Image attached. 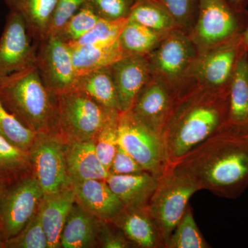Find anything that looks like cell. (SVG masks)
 Segmentation results:
<instances>
[{"instance_id":"cell-7","label":"cell","mask_w":248,"mask_h":248,"mask_svg":"<svg viewBox=\"0 0 248 248\" xmlns=\"http://www.w3.org/2000/svg\"><path fill=\"white\" fill-rule=\"evenodd\" d=\"M118 145L146 172L156 177L162 175L169 165L162 137L130 111L120 112Z\"/></svg>"},{"instance_id":"cell-35","label":"cell","mask_w":248,"mask_h":248,"mask_svg":"<svg viewBox=\"0 0 248 248\" xmlns=\"http://www.w3.org/2000/svg\"><path fill=\"white\" fill-rule=\"evenodd\" d=\"M136 0H88L99 18L105 20L118 21L127 19Z\"/></svg>"},{"instance_id":"cell-23","label":"cell","mask_w":248,"mask_h":248,"mask_svg":"<svg viewBox=\"0 0 248 248\" xmlns=\"http://www.w3.org/2000/svg\"><path fill=\"white\" fill-rule=\"evenodd\" d=\"M9 11L16 13L26 23L32 38L42 42L49 28L58 0H4Z\"/></svg>"},{"instance_id":"cell-5","label":"cell","mask_w":248,"mask_h":248,"mask_svg":"<svg viewBox=\"0 0 248 248\" xmlns=\"http://www.w3.org/2000/svg\"><path fill=\"white\" fill-rule=\"evenodd\" d=\"M197 53L198 50L188 35L177 29L166 34L146 57L152 76L179 98L191 89L187 74Z\"/></svg>"},{"instance_id":"cell-36","label":"cell","mask_w":248,"mask_h":248,"mask_svg":"<svg viewBox=\"0 0 248 248\" xmlns=\"http://www.w3.org/2000/svg\"><path fill=\"white\" fill-rule=\"evenodd\" d=\"M169 10L178 28L188 34L197 16L198 0H160Z\"/></svg>"},{"instance_id":"cell-28","label":"cell","mask_w":248,"mask_h":248,"mask_svg":"<svg viewBox=\"0 0 248 248\" xmlns=\"http://www.w3.org/2000/svg\"><path fill=\"white\" fill-rule=\"evenodd\" d=\"M31 174L29 152L14 146L0 135V179L9 184Z\"/></svg>"},{"instance_id":"cell-31","label":"cell","mask_w":248,"mask_h":248,"mask_svg":"<svg viewBox=\"0 0 248 248\" xmlns=\"http://www.w3.org/2000/svg\"><path fill=\"white\" fill-rule=\"evenodd\" d=\"M37 134L23 124L0 100V135L13 145L29 152Z\"/></svg>"},{"instance_id":"cell-18","label":"cell","mask_w":248,"mask_h":248,"mask_svg":"<svg viewBox=\"0 0 248 248\" xmlns=\"http://www.w3.org/2000/svg\"><path fill=\"white\" fill-rule=\"evenodd\" d=\"M76 196L73 186L58 192L44 195L38 212L45 230L49 248H60V237L73 205Z\"/></svg>"},{"instance_id":"cell-4","label":"cell","mask_w":248,"mask_h":248,"mask_svg":"<svg viewBox=\"0 0 248 248\" xmlns=\"http://www.w3.org/2000/svg\"><path fill=\"white\" fill-rule=\"evenodd\" d=\"M199 190L198 184L172 164L159 177L148 209L159 228L165 248L184 216L189 200Z\"/></svg>"},{"instance_id":"cell-13","label":"cell","mask_w":248,"mask_h":248,"mask_svg":"<svg viewBox=\"0 0 248 248\" xmlns=\"http://www.w3.org/2000/svg\"><path fill=\"white\" fill-rule=\"evenodd\" d=\"M37 66L42 79L55 94L75 89L77 76L70 46L58 36H49L41 42Z\"/></svg>"},{"instance_id":"cell-29","label":"cell","mask_w":248,"mask_h":248,"mask_svg":"<svg viewBox=\"0 0 248 248\" xmlns=\"http://www.w3.org/2000/svg\"><path fill=\"white\" fill-rule=\"evenodd\" d=\"M120 112L115 109L108 110L107 117L94 140L98 158L107 170L110 167L118 146Z\"/></svg>"},{"instance_id":"cell-43","label":"cell","mask_w":248,"mask_h":248,"mask_svg":"<svg viewBox=\"0 0 248 248\" xmlns=\"http://www.w3.org/2000/svg\"><path fill=\"white\" fill-rule=\"evenodd\" d=\"M0 248H4V240L2 239L1 236H0Z\"/></svg>"},{"instance_id":"cell-37","label":"cell","mask_w":248,"mask_h":248,"mask_svg":"<svg viewBox=\"0 0 248 248\" xmlns=\"http://www.w3.org/2000/svg\"><path fill=\"white\" fill-rule=\"evenodd\" d=\"M87 1L88 0H58L50 22L48 37L58 36L66 23Z\"/></svg>"},{"instance_id":"cell-44","label":"cell","mask_w":248,"mask_h":248,"mask_svg":"<svg viewBox=\"0 0 248 248\" xmlns=\"http://www.w3.org/2000/svg\"></svg>"},{"instance_id":"cell-30","label":"cell","mask_w":248,"mask_h":248,"mask_svg":"<svg viewBox=\"0 0 248 248\" xmlns=\"http://www.w3.org/2000/svg\"><path fill=\"white\" fill-rule=\"evenodd\" d=\"M166 248H209L210 245L205 239L197 226L189 204L182 219L174 230Z\"/></svg>"},{"instance_id":"cell-6","label":"cell","mask_w":248,"mask_h":248,"mask_svg":"<svg viewBox=\"0 0 248 248\" xmlns=\"http://www.w3.org/2000/svg\"><path fill=\"white\" fill-rule=\"evenodd\" d=\"M78 89L58 94V135L64 143L94 141L108 110Z\"/></svg>"},{"instance_id":"cell-3","label":"cell","mask_w":248,"mask_h":248,"mask_svg":"<svg viewBox=\"0 0 248 248\" xmlns=\"http://www.w3.org/2000/svg\"><path fill=\"white\" fill-rule=\"evenodd\" d=\"M0 100L36 133H58V94L46 86L37 64L0 78Z\"/></svg>"},{"instance_id":"cell-33","label":"cell","mask_w":248,"mask_h":248,"mask_svg":"<svg viewBox=\"0 0 248 248\" xmlns=\"http://www.w3.org/2000/svg\"><path fill=\"white\" fill-rule=\"evenodd\" d=\"M127 19L118 21H108L100 19L79 40L68 44L70 46L83 45H109L117 42Z\"/></svg>"},{"instance_id":"cell-15","label":"cell","mask_w":248,"mask_h":248,"mask_svg":"<svg viewBox=\"0 0 248 248\" xmlns=\"http://www.w3.org/2000/svg\"><path fill=\"white\" fill-rule=\"evenodd\" d=\"M110 70L121 112L130 110L139 93L152 78L146 55L124 57L114 63Z\"/></svg>"},{"instance_id":"cell-32","label":"cell","mask_w":248,"mask_h":248,"mask_svg":"<svg viewBox=\"0 0 248 248\" xmlns=\"http://www.w3.org/2000/svg\"><path fill=\"white\" fill-rule=\"evenodd\" d=\"M4 248H49L38 210L27 226L14 237L4 242Z\"/></svg>"},{"instance_id":"cell-40","label":"cell","mask_w":248,"mask_h":248,"mask_svg":"<svg viewBox=\"0 0 248 248\" xmlns=\"http://www.w3.org/2000/svg\"><path fill=\"white\" fill-rule=\"evenodd\" d=\"M229 4L231 5L233 9L237 11L239 9L240 6H241L242 3L244 2V0H226Z\"/></svg>"},{"instance_id":"cell-16","label":"cell","mask_w":248,"mask_h":248,"mask_svg":"<svg viewBox=\"0 0 248 248\" xmlns=\"http://www.w3.org/2000/svg\"><path fill=\"white\" fill-rule=\"evenodd\" d=\"M72 186L76 203L99 219L111 221L124 211L123 204L106 180L91 179Z\"/></svg>"},{"instance_id":"cell-14","label":"cell","mask_w":248,"mask_h":248,"mask_svg":"<svg viewBox=\"0 0 248 248\" xmlns=\"http://www.w3.org/2000/svg\"><path fill=\"white\" fill-rule=\"evenodd\" d=\"M177 99L166 85L152 76L129 111L163 138Z\"/></svg>"},{"instance_id":"cell-10","label":"cell","mask_w":248,"mask_h":248,"mask_svg":"<svg viewBox=\"0 0 248 248\" xmlns=\"http://www.w3.org/2000/svg\"><path fill=\"white\" fill-rule=\"evenodd\" d=\"M236 11L226 0H198L195 23L187 34L198 52L239 35Z\"/></svg>"},{"instance_id":"cell-22","label":"cell","mask_w":248,"mask_h":248,"mask_svg":"<svg viewBox=\"0 0 248 248\" xmlns=\"http://www.w3.org/2000/svg\"><path fill=\"white\" fill-rule=\"evenodd\" d=\"M99 222L100 219L75 203L62 230L61 248H97Z\"/></svg>"},{"instance_id":"cell-2","label":"cell","mask_w":248,"mask_h":248,"mask_svg":"<svg viewBox=\"0 0 248 248\" xmlns=\"http://www.w3.org/2000/svg\"><path fill=\"white\" fill-rule=\"evenodd\" d=\"M228 112V90L194 86L177 98L163 134L169 164L226 128Z\"/></svg>"},{"instance_id":"cell-34","label":"cell","mask_w":248,"mask_h":248,"mask_svg":"<svg viewBox=\"0 0 248 248\" xmlns=\"http://www.w3.org/2000/svg\"><path fill=\"white\" fill-rule=\"evenodd\" d=\"M100 19L86 3L66 23L58 36L67 44L73 43L87 33Z\"/></svg>"},{"instance_id":"cell-24","label":"cell","mask_w":248,"mask_h":248,"mask_svg":"<svg viewBox=\"0 0 248 248\" xmlns=\"http://www.w3.org/2000/svg\"><path fill=\"white\" fill-rule=\"evenodd\" d=\"M70 47L78 78L94 70L110 67L120 59L126 56L118 40L109 45Z\"/></svg>"},{"instance_id":"cell-20","label":"cell","mask_w":248,"mask_h":248,"mask_svg":"<svg viewBox=\"0 0 248 248\" xmlns=\"http://www.w3.org/2000/svg\"><path fill=\"white\" fill-rule=\"evenodd\" d=\"M159 177L144 172L128 175H109L108 185L125 209L148 208Z\"/></svg>"},{"instance_id":"cell-11","label":"cell","mask_w":248,"mask_h":248,"mask_svg":"<svg viewBox=\"0 0 248 248\" xmlns=\"http://www.w3.org/2000/svg\"><path fill=\"white\" fill-rule=\"evenodd\" d=\"M32 174L44 195L72 186L67 173L64 142L56 133H37L29 151Z\"/></svg>"},{"instance_id":"cell-38","label":"cell","mask_w":248,"mask_h":248,"mask_svg":"<svg viewBox=\"0 0 248 248\" xmlns=\"http://www.w3.org/2000/svg\"><path fill=\"white\" fill-rule=\"evenodd\" d=\"M97 241L99 248H133L123 232L112 221L100 220Z\"/></svg>"},{"instance_id":"cell-12","label":"cell","mask_w":248,"mask_h":248,"mask_svg":"<svg viewBox=\"0 0 248 248\" xmlns=\"http://www.w3.org/2000/svg\"><path fill=\"white\" fill-rule=\"evenodd\" d=\"M21 16L9 11L0 37V78L37 64L35 47Z\"/></svg>"},{"instance_id":"cell-17","label":"cell","mask_w":248,"mask_h":248,"mask_svg":"<svg viewBox=\"0 0 248 248\" xmlns=\"http://www.w3.org/2000/svg\"><path fill=\"white\" fill-rule=\"evenodd\" d=\"M111 221L123 232L133 248H165L159 228L148 208H124Z\"/></svg>"},{"instance_id":"cell-27","label":"cell","mask_w":248,"mask_h":248,"mask_svg":"<svg viewBox=\"0 0 248 248\" xmlns=\"http://www.w3.org/2000/svg\"><path fill=\"white\" fill-rule=\"evenodd\" d=\"M164 36L128 19L118 41L126 56L147 55L157 46Z\"/></svg>"},{"instance_id":"cell-25","label":"cell","mask_w":248,"mask_h":248,"mask_svg":"<svg viewBox=\"0 0 248 248\" xmlns=\"http://www.w3.org/2000/svg\"><path fill=\"white\" fill-rule=\"evenodd\" d=\"M75 89L82 91L102 107L121 112L110 66L94 70L78 77Z\"/></svg>"},{"instance_id":"cell-41","label":"cell","mask_w":248,"mask_h":248,"mask_svg":"<svg viewBox=\"0 0 248 248\" xmlns=\"http://www.w3.org/2000/svg\"><path fill=\"white\" fill-rule=\"evenodd\" d=\"M243 38H244L245 48H246L248 57V27L247 30L245 32L244 35H243Z\"/></svg>"},{"instance_id":"cell-21","label":"cell","mask_w":248,"mask_h":248,"mask_svg":"<svg viewBox=\"0 0 248 248\" xmlns=\"http://www.w3.org/2000/svg\"><path fill=\"white\" fill-rule=\"evenodd\" d=\"M227 127L248 132V57L245 47L228 87Z\"/></svg>"},{"instance_id":"cell-39","label":"cell","mask_w":248,"mask_h":248,"mask_svg":"<svg viewBox=\"0 0 248 248\" xmlns=\"http://www.w3.org/2000/svg\"><path fill=\"white\" fill-rule=\"evenodd\" d=\"M109 175H128L144 172L143 168L120 146L108 170Z\"/></svg>"},{"instance_id":"cell-26","label":"cell","mask_w":248,"mask_h":248,"mask_svg":"<svg viewBox=\"0 0 248 248\" xmlns=\"http://www.w3.org/2000/svg\"><path fill=\"white\" fill-rule=\"evenodd\" d=\"M128 19L163 35L179 29L172 15L160 0H136Z\"/></svg>"},{"instance_id":"cell-1","label":"cell","mask_w":248,"mask_h":248,"mask_svg":"<svg viewBox=\"0 0 248 248\" xmlns=\"http://www.w3.org/2000/svg\"><path fill=\"white\" fill-rule=\"evenodd\" d=\"M174 165L201 190L236 199L248 187V135L226 127L201 143Z\"/></svg>"},{"instance_id":"cell-9","label":"cell","mask_w":248,"mask_h":248,"mask_svg":"<svg viewBox=\"0 0 248 248\" xmlns=\"http://www.w3.org/2000/svg\"><path fill=\"white\" fill-rule=\"evenodd\" d=\"M43 191L32 174L6 184L0 200V236L17 235L38 210Z\"/></svg>"},{"instance_id":"cell-42","label":"cell","mask_w":248,"mask_h":248,"mask_svg":"<svg viewBox=\"0 0 248 248\" xmlns=\"http://www.w3.org/2000/svg\"><path fill=\"white\" fill-rule=\"evenodd\" d=\"M5 186L6 184H4L2 181L0 179V200H1V195H2L3 191L4 190Z\"/></svg>"},{"instance_id":"cell-8","label":"cell","mask_w":248,"mask_h":248,"mask_svg":"<svg viewBox=\"0 0 248 248\" xmlns=\"http://www.w3.org/2000/svg\"><path fill=\"white\" fill-rule=\"evenodd\" d=\"M244 47L243 35H239L221 45L198 52L187 72L190 89L200 86L215 91L228 90Z\"/></svg>"},{"instance_id":"cell-19","label":"cell","mask_w":248,"mask_h":248,"mask_svg":"<svg viewBox=\"0 0 248 248\" xmlns=\"http://www.w3.org/2000/svg\"><path fill=\"white\" fill-rule=\"evenodd\" d=\"M67 173L71 184L109 177L108 170L98 158L94 141L64 143Z\"/></svg>"}]
</instances>
